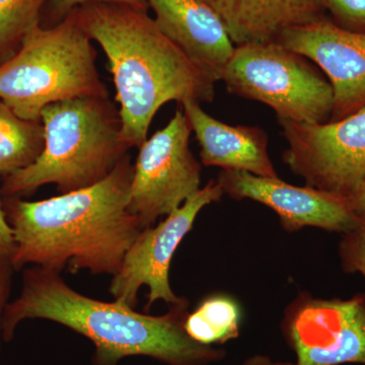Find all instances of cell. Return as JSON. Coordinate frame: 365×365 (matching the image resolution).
Returning a JSON list of instances; mask_svg holds the SVG:
<instances>
[{
    "label": "cell",
    "mask_w": 365,
    "mask_h": 365,
    "mask_svg": "<svg viewBox=\"0 0 365 365\" xmlns=\"http://www.w3.org/2000/svg\"><path fill=\"white\" fill-rule=\"evenodd\" d=\"M180 106L195 134L202 165L278 177L269 157L268 135L260 127L223 123L204 111L197 101L187 100Z\"/></svg>",
    "instance_id": "obj_14"
},
{
    "label": "cell",
    "mask_w": 365,
    "mask_h": 365,
    "mask_svg": "<svg viewBox=\"0 0 365 365\" xmlns=\"http://www.w3.org/2000/svg\"><path fill=\"white\" fill-rule=\"evenodd\" d=\"M49 0H0V64L16 54L29 34L41 26Z\"/></svg>",
    "instance_id": "obj_18"
},
{
    "label": "cell",
    "mask_w": 365,
    "mask_h": 365,
    "mask_svg": "<svg viewBox=\"0 0 365 365\" xmlns=\"http://www.w3.org/2000/svg\"><path fill=\"white\" fill-rule=\"evenodd\" d=\"M44 148L25 169L4 179L6 198L30 195L54 184L60 193L102 181L128 155L119 111L109 97H88L47 106L41 113Z\"/></svg>",
    "instance_id": "obj_4"
},
{
    "label": "cell",
    "mask_w": 365,
    "mask_h": 365,
    "mask_svg": "<svg viewBox=\"0 0 365 365\" xmlns=\"http://www.w3.org/2000/svg\"><path fill=\"white\" fill-rule=\"evenodd\" d=\"M288 148L283 163L307 186L348 197L365 176V108L322 124L278 120Z\"/></svg>",
    "instance_id": "obj_8"
},
{
    "label": "cell",
    "mask_w": 365,
    "mask_h": 365,
    "mask_svg": "<svg viewBox=\"0 0 365 365\" xmlns=\"http://www.w3.org/2000/svg\"><path fill=\"white\" fill-rule=\"evenodd\" d=\"M192 127L181 106L167 126L146 139L134 163L128 208L141 228L153 227L195 196L201 163L190 150Z\"/></svg>",
    "instance_id": "obj_7"
},
{
    "label": "cell",
    "mask_w": 365,
    "mask_h": 365,
    "mask_svg": "<svg viewBox=\"0 0 365 365\" xmlns=\"http://www.w3.org/2000/svg\"><path fill=\"white\" fill-rule=\"evenodd\" d=\"M218 184L237 200L251 199L272 209L289 232L317 227L344 235L364 225L347 197L311 186H294L279 177H261L242 170H222Z\"/></svg>",
    "instance_id": "obj_11"
},
{
    "label": "cell",
    "mask_w": 365,
    "mask_h": 365,
    "mask_svg": "<svg viewBox=\"0 0 365 365\" xmlns=\"http://www.w3.org/2000/svg\"><path fill=\"white\" fill-rule=\"evenodd\" d=\"M242 365H297L292 362L274 361L270 357L264 355H254L242 362Z\"/></svg>",
    "instance_id": "obj_25"
},
{
    "label": "cell",
    "mask_w": 365,
    "mask_h": 365,
    "mask_svg": "<svg viewBox=\"0 0 365 365\" xmlns=\"http://www.w3.org/2000/svg\"><path fill=\"white\" fill-rule=\"evenodd\" d=\"M282 331L297 365L365 364V297L322 299L302 292L285 309Z\"/></svg>",
    "instance_id": "obj_10"
},
{
    "label": "cell",
    "mask_w": 365,
    "mask_h": 365,
    "mask_svg": "<svg viewBox=\"0 0 365 365\" xmlns=\"http://www.w3.org/2000/svg\"><path fill=\"white\" fill-rule=\"evenodd\" d=\"M91 2H118V4H127L148 9L145 0H49L43 14L41 26L48 28V26L57 25L68 16L74 9Z\"/></svg>",
    "instance_id": "obj_21"
},
{
    "label": "cell",
    "mask_w": 365,
    "mask_h": 365,
    "mask_svg": "<svg viewBox=\"0 0 365 365\" xmlns=\"http://www.w3.org/2000/svg\"><path fill=\"white\" fill-rule=\"evenodd\" d=\"M189 300L167 314H141L120 302L91 299L69 287L60 272L25 268L20 294L7 304L2 339L13 340L26 319H47L85 336L95 345L93 365H118L126 357L148 356L168 365H208L225 350L200 344L185 330Z\"/></svg>",
    "instance_id": "obj_2"
},
{
    "label": "cell",
    "mask_w": 365,
    "mask_h": 365,
    "mask_svg": "<svg viewBox=\"0 0 365 365\" xmlns=\"http://www.w3.org/2000/svg\"><path fill=\"white\" fill-rule=\"evenodd\" d=\"M242 311L237 300L227 294H213L200 302L185 319L187 334L200 344H225L240 335Z\"/></svg>",
    "instance_id": "obj_17"
},
{
    "label": "cell",
    "mask_w": 365,
    "mask_h": 365,
    "mask_svg": "<svg viewBox=\"0 0 365 365\" xmlns=\"http://www.w3.org/2000/svg\"><path fill=\"white\" fill-rule=\"evenodd\" d=\"M134 165L126 155L102 181L39 201L6 198L16 240L11 265L115 276L143 230L128 208Z\"/></svg>",
    "instance_id": "obj_1"
},
{
    "label": "cell",
    "mask_w": 365,
    "mask_h": 365,
    "mask_svg": "<svg viewBox=\"0 0 365 365\" xmlns=\"http://www.w3.org/2000/svg\"><path fill=\"white\" fill-rule=\"evenodd\" d=\"M14 271L11 262L0 261V349H1V341L4 340L2 339V321H4V311L9 302Z\"/></svg>",
    "instance_id": "obj_23"
},
{
    "label": "cell",
    "mask_w": 365,
    "mask_h": 365,
    "mask_svg": "<svg viewBox=\"0 0 365 365\" xmlns=\"http://www.w3.org/2000/svg\"><path fill=\"white\" fill-rule=\"evenodd\" d=\"M339 256L344 272L360 273L365 278V222L342 235Z\"/></svg>",
    "instance_id": "obj_20"
},
{
    "label": "cell",
    "mask_w": 365,
    "mask_h": 365,
    "mask_svg": "<svg viewBox=\"0 0 365 365\" xmlns=\"http://www.w3.org/2000/svg\"><path fill=\"white\" fill-rule=\"evenodd\" d=\"M44 148L42 122L26 120L0 100V174H14L35 163Z\"/></svg>",
    "instance_id": "obj_16"
},
{
    "label": "cell",
    "mask_w": 365,
    "mask_h": 365,
    "mask_svg": "<svg viewBox=\"0 0 365 365\" xmlns=\"http://www.w3.org/2000/svg\"><path fill=\"white\" fill-rule=\"evenodd\" d=\"M96 61L93 40L73 11L57 25L38 26L0 64V100L24 119L40 121L54 103L109 97Z\"/></svg>",
    "instance_id": "obj_5"
},
{
    "label": "cell",
    "mask_w": 365,
    "mask_h": 365,
    "mask_svg": "<svg viewBox=\"0 0 365 365\" xmlns=\"http://www.w3.org/2000/svg\"><path fill=\"white\" fill-rule=\"evenodd\" d=\"M237 46L277 42L292 29L326 18L321 0H203Z\"/></svg>",
    "instance_id": "obj_15"
},
{
    "label": "cell",
    "mask_w": 365,
    "mask_h": 365,
    "mask_svg": "<svg viewBox=\"0 0 365 365\" xmlns=\"http://www.w3.org/2000/svg\"><path fill=\"white\" fill-rule=\"evenodd\" d=\"M225 192L216 180H210L195 196L165 216L158 225L143 228L125 255L123 263L113 276L109 292L116 302L135 309L138 292L150 289L146 311L158 300L176 306L187 299L178 297L170 287L173 257L182 239L193 228L197 216L210 204L220 202Z\"/></svg>",
    "instance_id": "obj_9"
},
{
    "label": "cell",
    "mask_w": 365,
    "mask_h": 365,
    "mask_svg": "<svg viewBox=\"0 0 365 365\" xmlns=\"http://www.w3.org/2000/svg\"><path fill=\"white\" fill-rule=\"evenodd\" d=\"M324 11L335 25L365 33V0H321Z\"/></svg>",
    "instance_id": "obj_19"
},
{
    "label": "cell",
    "mask_w": 365,
    "mask_h": 365,
    "mask_svg": "<svg viewBox=\"0 0 365 365\" xmlns=\"http://www.w3.org/2000/svg\"><path fill=\"white\" fill-rule=\"evenodd\" d=\"M347 198L354 215L365 222V176Z\"/></svg>",
    "instance_id": "obj_24"
},
{
    "label": "cell",
    "mask_w": 365,
    "mask_h": 365,
    "mask_svg": "<svg viewBox=\"0 0 365 365\" xmlns=\"http://www.w3.org/2000/svg\"><path fill=\"white\" fill-rule=\"evenodd\" d=\"M311 62L277 42L237 46L222 81L232 95L269 106L278 120L326 123L332 116L333 88Z\"/></svg>",
    "instance_id": "obj_6"
},
{
    "label": "cell",
    "mask_w": 365,
    "mask_h": 365,
    "mask_svg": "<svg viewBox=\"0 0 365 365\" xmlns=\"http://www.w3.org/2000/svg\"><path fill=\"white\" fill-rule=\"evenodd\" d=\"M1 195V189H0V261L11 262L16 252V240H14L13 227L7 220Z\"/></svg>",
    "instance_id": "obj_22"
},
{
    "label": "cell",
    "mask_w": 365,
    "mask_h": 365,
    "mask_svg": "<svg viewBox=\"0 0 365 365\" xmlns=\"http://www.w3.org/2000/svg\"><path fill=\"white\" fill-rule=\"evenodd\" d=\"M160 31L199 68L222 81L235 46L227 29L203 0H145Z\"/></svg>",
    "instance_id": "obj_13"
},
{
    "label": "cell",
    "mask_w": 365,
    "mask_h": 365,
    "mask_svg": "<svg viewBox=\"0 0 365 365\" xmlns=\"http://www.w3.org/2000/svg\"><path fill=\"white\" fill-rule=\"evenodd\" d=\"M74 14L107 56L122 133L130 148L143 145L153 118L168 103L215 100V81L160 31L148 9L91 2Z\"/></svg>",
    "instance_id": "obj_3"
},
{
    "label": "cell",
    "mask_w": 365,
    "mask_h": 365,
    "mask_svg": "<svg viewBox=\"0 0 365 365\" xmlns=\"http://www.w3.org/2000/svg\"><path fill=\"white\" fill-rule=\"evenodd\" d=\"M277 43L311 60L333 88L330 121L365 108V33L350 32L328 16L283 33Z\"/></svg>",
    "instance_id": "obj_12"
}]
</instances>
